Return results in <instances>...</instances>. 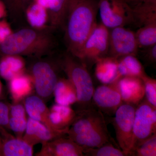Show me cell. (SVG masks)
Segmentation results:
<instances>
[{
	"mask_svg": "<svg viewBox=\"0 0 156 156\" xmlns=\"http://www.w3.org/2000/svg\"><path fill=\"white\" fill-rule=\"evenodd\" d=\"M98 3L97 0H69L64 40L68 52L76 57L97 24Z\"/></svg>",
	"mask_w": 156,
	"mask_h": 156,
	"instance_id": "1",
	"label": "cell"
},
{
	"mask_svg": "<svg viewBox=\"0 0 156 156\" xmlns=\"http://www.w3.org/2000/svg\"><path fill=\"white\" fill-rule=\"evenodd\" d=\"M52 27L23 28L11 34L2 43L1 50L6 55L32 58L50 55L55 46Z\"/></svg>",
	"mask_w": 156,
	"mask_h": 156,
	"instance_id": "2",
	"label": "cell"
},
{
	"mask_svg": "<svg viewBox=\"0 0 156 156\" xmlns=\"http://www.w3.org/2000/svg\"><path fill=\"white\" fill-rule=\"evenodd\" d=\"M67 136L83 149L112 142L103 114L95 108L76 111Z\"/></svg>",
	"mask_w": 156,
	"mask_h": 156,
	"instance_id": "3",
	"label": "cell"
},
{
	"mask_svg": "<svg viewBox=\"0 0 156 156\" xmlns=\"http://www.w3.org/2000/svg\"><path fill=\"white\" fill-rule=\"evenodd\" d=\"M59 59L62 71L76 91L78 109L76 111L95 108L92 101L95 89L87 65L68 52L59 57Z\"/></svg>",
	"mask_w": 156,
	"mask_h": 156,
	"instance_id": "4",
	"label": "cell"
},
{
	"mask_svg": "<svg viewBox=\"0 0 156 156\" xmlns=\"http://www.w3.org/2000/svg\"><path fill=\"white\" fill-rule=\"evenodd\" d=\"M32 58L28 74L31 78L36 95L45 102L53 95L56 84L61 78L60 73L63 71L59 57L53 58L50 54Z\"/></svg>",
	"mask_w": 156,
	"mask_h": 156,
	"instance_id": "5",
	"label": "cell"
},
{
	"mask_svg": "<svg viewBox=\"0 0 156 156\" xmlns=\"http://www.w3.org/2000/svg\"><path fill=\"white\" fill-rule=\"evenodd\" d=\"M109 38V29L102 23H97L84 43L77 58L88 68L95 64L98 59L108 55Z\"/></svg>",
	"mask_w": 156,
	"mask_h": 156,
	"instance_id": "6",
	"label": "cell"
},
{
	"mask_svg": "<svg viewBox=\"0 0 156 156\" xmlns=\"http://www.w3.org/2000/svg\"><path fill=\"white\" fill-rule=\"evenodd\" d=\"M101 23L108 29L134 23L133 11L125 0H99Z\"/></svg>",
	"mask_w": 156,
	"mask_h": 156,
	"instance_id": "7",
	"label": "cell"
},
{
	"mask_svg": "<svg viewBox=\"0 0 156 156\" xmlns=\"http://www.w3.org/2000/svg\"><path fill=\"white\" fill-rule=\"evenodd\" d=\"M136 107L123 103L117 110L112 123L120 149L127 156L133 146V126Z\"/></svg>",
	"mask_w": 156,
	"mask_h": 156,
	"instance_id": "8",
	"label": "cell"
},
{
	"mask_svg": "<svg viewBox=\"0 0 156 156\" xmlns=\"http://www.w3.org/2000/svg\"><path fill=\"white\" fill-rule=\"evenodd\" d=\"M156 133V107L144 98L135 109L133 147Z\"/></svg>",
	"mask_w": 156,
	"mask_h": 156,
	"instance_id": "9",
	"label": "cell"
},
{
	"mask_svg": "<svg viewBox=\"0 0 156 156\" xmlns=\"http://www.w3.org/2000/svg\"><path fill=\"white\" fill-rule=\"evenodd\" d=\"M138 50L135 32L124 26L111 29L108 56L117 58L127 55L136 56Z\"/></svg>",
	"mask_w": 156,
	"mask_h": 156,
	"instance_id": "10",
	"label": "cell"
},
{
	"mask_svg": "<svg viewBox=\"0 0 156 156\" xmlns=\"http://www.w3.org/2000/svg\"><path fill=\"white\" fill-rule=\"evenodd\" d=\"M92 101L94 107L103 114L114 115L123 103L116 81L110 84H102L94 89Z\"/></svg>",
	"mask_w": 156,
	"mask_h": 156,
	"instance_id": "11",
	"label": "cell"
},
{
	"mask_svg": "<svg viewBox=\"0 0 156 156\" xmlns=\"http://www.w3.org/2000/svg\"><path fill=\"white\" fill-rule=\"evenodd\" d=\"M37 156H83V148L66 136L42 144Z\"/></svg>",
	"mask_w": 156,
	"mask_h": 156,
	"instance_id": "12",
	"label": "cell"
},
{
	"mask_svg": "<svg viewBox=\"0 0 156 156\" xmlns=\"http://www.w3.org/2000/svg\"><path fill=\"white\" fill-rule=\"evenodd\" d=\"M116 83L123 103L136 106L145 98L144 85L141 78L122 77Z\"/></svg>",
	"mask_w": 156,
	"mask_h": 156,
	"instance_id": "13",
	"label": "cell"
},
{
	"mask_svg": "<svg viewBox=\"0 0 156 156\" xmlns=\"http://www.w3.org/2000/svg\"><path fill=\"white\" fill-rule=\"evenodd\" d=\"M66 135L67 134L63 132L51 131L42 123L29 117L22 139L34 146Z\"/></svg>",
	"mask_w": 156,
	"mask_h": 156,
	"instance_id": "14",
	"label": "cell"
},
{
	"mask_svg": "<svg viewBox=\"0 0 156 156\" xmlns=\"http://www.w3.org/2000/svg\"><path fill=\"white\" fill-rule=\"evenodd\" d=\"M24 107L30 118L40 122L51 131L67 133V131L56 130L50 122V109L45 101L37 95H30L24 99Z\"/></svg>",
	"mask_w": 156,
	"mask_h": 156,
	"instance_id": "15",
	"label": "cell"
},
{
	"mask_svg": "<svg viewBox=\"0 0 156 156\" xmlns=\"http://www.w3.org/2000/svg\"><path fill=\"white\" fill-rule=\"evenodd\" d=\"M118 58L106 56L95 62V74L102 84H110L118 80Z\"/></svg>",
	"mask_w": 156,
	"mask_h": 156,
	"instance_id": "16",
	"label": "cell"
},
{
	"mask_svg": "<svg viewBox=\"0 0 156 156\" xmlns=\"http://www.w3.org/2000/svg\"><path fill=\"white\" fill-rule=\"evenodd\" d=\"M76 112L70 106L56 103L50 110V122L56 130L67 131L73 122Z\"/></svg>",
	"mask_w": 156,
	"mask_h": 156,
	"instance_id": "17",
	"label": "cell"
},
{
	"mask_svg": "<svg viewBox=\"0 0 156 156\" xmlns=\"http://www.w3.org/2000/svg\"><path fill=\"white\" fill-rule=\"evenodd\" d=\"M9 82L10 92L15 103L31 95L34 87L31 78L28 74H21Z\"/></svg>",
	"mask_w": 156,
	"mask_h": 156,
	"instance_id": "18",
	"label": "cell"
},
{
	"mask_svg": "<svg viewBox=\"0 0 156 156\" xmlns=\"http://www.w3.org/2000/svg\"><path fill=\"white\" fill-rule=\"evenodd\" d=\"M56 103L70 106L77 100L75 88L68 78L61 77L58 80L53 92Z\"/></svg>",
	"mask_w": 156,
	"mask_h": 156,
	"instance_id": "19",
	"label": "cell"
},
{
	"mask_svg": "<svg viewBox=\"0 0 156 156\" xmlns=\"http://www.w3.org/2000/svg\"><path fill=\"white\" fill-rule=\"evenodd\" d=\"M131 8L134 23L141 26L156 23V0H143Z\"/></svg>",
	"mask_w": 156,
	"mask_h": 156,
	"instance_id": "20",
	"label": "cell"
},
{
	"mask_svg": "<svg viewBox=\"0 0 156 156\" xmlns=\"http://www.w3.org/2000/svg\"><path fill=\"white\" fill-rule=\"evenodd\" d=\"M118 80L122 77L141 78L146 73L136 56L129 55L118 58Z\"/></svg>",
	"mask_w": 156,
	"mask_h": 156,
	"instance_id": "21",
	"label": "cell"
},
{
	"mask_svg": "<svg viewBox=\"0 0 156 156\" xmlns=\"http://www.w3.org/2000/svg\"><path fill=\"white\" fill-rule=\"evenodd\" d=\"M26 63L21 56L7 55L0 62V75L7 80L24 73Z\"/></svg>",
	"mask_w": 156,
	"mask_h": 156,
	"instance_id": "22",
	"label": "cell"
},
{
	"mask_svg": "<svg viewBox=\"0 0 156 156\" xmlns=\"http://www.w3.org/2000/svg\"><path fill=\"white\" fill-rule=\"evenodd\" d=\"M33 146L23 139L10 137L3 144L2 155L5 156H32Z\"/></svg>",
	"mask_w": 156,
	"mask_h": 156,
	"instance_id": "23",
	"label": "cell"
},
{
	"mask_svg": "<svg viewBox=\"0 0 156 156\" xmlns=\"http://www.w3.org/2000/svg\"><path fill=\"white\" fill-rule=\"evenodd\" d=\"M25 12L29 24L32 28L42 29L48 20V12L46 9L33 1L26 9Z\"/></svg>",
	"mask_w": 156,
	"mask_h": 156,
	"instance_id": "24",
	"label": "cell"
},
{
	"mask_svg": "<svg viewBox=\"0 0 156 156\" xmlns=\"http://www.w3.org/2000/svg\"><path fill=\"white\" fill-rule=\"evenodd\" d=\"M135 33L139 49L156 44V23L141 26Z\"/></svg>",
	"mask_w": 156,
	"mask_h": 156,
	"instance_id": "25",
	"label": "cell"
},
{
	"mask_svg": "<svg viewBox=\"0 0 156 156\" xmlns=\"http://www.w3.org/2000/svg\"><path fill=\"white\" fill-rule=\"evenodd\" d=\"M86 156H126L121 149L116 147L112 142L104 144L98 147L89 148L83 149Z\"/></svg>",
	"mask_w": 156,
	"mask_h": 156,
	"instance_id": "26",
	"label": "cell"
},
{
	"mask_svg": "<svg viewBox=\"0 0 156 156\" xmlns=\"http://www.w3.org/2000/svg\"><path fill=\"white\" fill-rule=\"evenodd\" d=\"M129 156H156V133L134 146Z\"/></svg>",
	"mask_w": 156,
	"mask_h": 156,
	"instance_id": "27",
	"label": "cell"
},
{
	"mask_svg": "<svg viewBox=\"0 0 156 156\" xmlns=\"http://www.w3.org/2000/svg\"><path fill=\"white\" fill-rule=\"evenodd\" d=\"M27 122L26 115H9V128L16 134L17 138L22 139L26 128Z\"/></svg>",
	"mask_w": 156,
	"mask_h": 156,
	"instance_id": "28",
	"label": "cell"
},
{
	"mask_svg": "<svg viewBox=\"0 0 156 156\" xmlns=\"http://www.w3.org/2000/svg\"><path fill=\"white\" fill-rule=\"evenodd\" d=\"M141 79L144 85L145 99L152 105L156 107V80L146 73Z\"/></svg>",
	"mask_w": 156,
	"mask_h": 156,
	"instance_id": "29",
	"label": "cell"
},
{
	"mask_svg": "<svg viewBox=\"0 0 156 156\" xmlns=\"http://www.w3.org/2000/svg\"><path fill=\"white\" fill-rule=\"evenodd\" d=\"M33 0H13L11 4V9L14 12V16H17L25 12Z\"/></svg>",
	"mask_w": 156,
	"mask_h": 156,
	"instance_id": "30",
	"label": "cell"
},
{
	"mask_svg": "<svg viewBox=\"0 0 156 156\" xmlns=\"http://www.w3.org/2000/svg\"><path fill=\"white\" fill-rule=\"evenodd\" d=\"M10 109L6 104L0 101V128L10 129L9 126Z\"/></svg>",
	"mask_w": 156,
	"mask_h": 156,
	"instance_id": "31",
	"label": "cell"
},
{
	"mask_svg": "<svg viewBox=\"0 0 156 156\" xmlns=\"http://www.w3.org/2000/svg\"><path fill=\"white\" fill-rule=\"evenodd\" d=\"M145 50L142 51V56L144 60L147 64H155L156 62V44L144 48Z\"/></svg>",
	"mask_w": 156,
	"mask_h": 156,
	"instance_id": "32",
	"label": "cell"
},
{
	"mask_svg": "<svg viewBox=\"0 0 156 156\" xmlns=\"http://www.w3.org/2000/svg\"><path fill=\"white\" fill-rule=\"evenodd\" d=\"M11 34V29L6 23H0V43H2Z\"/></svg>",
	"mask_w": 156,
	"mask_h": 156,
	"instance_id": "33",
	"label": "cell"
},
{
	"mask_svg": "<svg viewBox=\"0 0 156 156\" xmlns=\"http://www.w3.org/2000/svg\"><path fill=\"white\" fill-rule=\"evenodd\" d=\"M131 7H134L137 4L143 0H125Z\"/></svg>",
	"mask_w": 156,
	"mask_h": 156,
	"instance_id": "34",
	"label": "cell"
},
{
	"mask_svg": "<svg viewBox=\"0 0 156 156\" xmlns=\"http://www.w3.org/2000/svg\"><path fill=\"white\" fill-rule=\"evenodd\" d=\"M4 13V5L2 4V3L0 2V17H2V14Z\"/></svg>",
	"mask_w": 156,
	"mask_h": 156,
	"instance_id": "35",
	"label": "cell"
},
{
	"mask_svg": "<svg viewBox=\"0 0 156 156\" xmlns=\"http://www.w3.org/2000/svg\"><path fill=\"white\" fill-rule=\"evenodd\" d=\"M2 146L3 144L2 143L1 141V138H0V156L2 155Z\"/></svg>",
	"mask_w": 156,
	"mask_h": 156,
	"instance_id": "36",
	"label": "cell"
},
{
	"mask_svg": "<svg viewBox=\"0 0 156 156\" xmlns=\"http://www.w3.org/2000/svg\"><path fill=\"white\" fill-rule=\"evenodd\" d=\"M2 83L0 82V96H1V94H2Z\"/></svg>",
	"mask_w": 156,
	"mask_h": 156,
	"instance_id": "37",
	"label": "cell"
},
{
	"mask_svg": "<svg viewBox=\"0 0 156 156\" xmlns=\"http://www.w3.org/2000/svg\"><path fill=\"white\" fill-rule=\"evenodd\" d=\"M13 0H8V2L9 3V5H11V4H12V2H13Z\"/></svg>",
	"mask_w": 156,
	"mask_h": 156,
	"instance_id": "38",
	"label": "cell"
}]
</instances>
